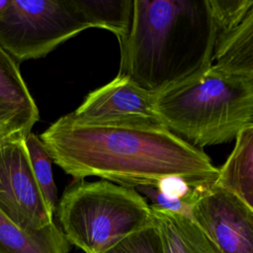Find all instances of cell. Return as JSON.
I'll return each instance as SVG.
<instances>
[{"instance_id":"6da1fadb","label":"cell","mask_w":253,"mask_h":253,"mask_svg":"<svg viewBox=\"0 0 253 253\" xmlns=\"http://www.w3.org/2000/svg\"><path fill=\"white\" fill-rule=\"evenodd\" d=\"M40 138L51 160L75 181L99 177L134 189L178 177L207 187L218 172L203 150L166 128L80 125L65 115Z\"/></svg>"},{"instance_id":"7a4b0ae2","label":"cell","mask_w":253,"mask_h":253,"mask_svg":"<svg viewBox=\"0 0 253 253\" xmlns=\"http://www.w3.org/2000/svg\"><path fill=\"white\" fill-rule=\"evenodd\" d=\"M216 42L208 0H133L119 73L157 94L211 66Z\"/></svg>"},{"instance_id":"3957f363","label":"cell","mask_w":253,"mask_h":253,"mask_svg":"<svg viewBox=\"0 0 253 253\" xmlns=\"http://www.w3.org/2000/svg\"><path fill=\"white\" fill-rule=\"evenodd\" d=\"M165 127L196 147L227 143L253 124V77L213 65L155 94Z\"/></svg>"},{"instance_id":"277c9868","label":"cell","mask_w":253,"mask_h":253,"mask_svg":"<svg viewBox=\"0 0 253 253\" xmlns=\"http://www.w3.org/2000/svg\"><path fill=\"white\" fill-rule=\"evenodd\" d=\"M56 211L70 245L85 253H104L153 221L149 204L136 190L105 180L68 186Z\"/></svg>"},{"instance_id":"5b68a950","label":"cell","mask_w":253,"mask_h":253,"mask_svg":"<svg viewBox=\"0 0 253 253\" xmlns=\"http://www.w3.org/2000/svg\"><path fill=\"white\" fill-rule=\"evenodd\" d=\"M89 28L76 0H10L0 14V45L20 64Z\"/></svg>"},{"instance_id":"8992f818","label":"cell","mask_w":253,"mask_h":253,"mask_svg":"<svg viewBox=\"0 0 253 253\" xmlns=\"http://www.w3.org/2000/svg\"><path fill=\"white\" fill-rule=\"evenodd\" d=\"M67 117L88 126L166 128L155 108V94L120 73L109 83L90 92Z\"/></svg>"},{"instance_id":"52a82bcc","label":"cell","mask_w":253,"mask_h":253,"mask_svg":"<svg viewBox=\"0 0 253 253\" xmlns=\"http://www.w3.org/2000/svg\"><path fill=\"white\" fill-rule=\"evenodd\" d=\"M0 211L29 231L54 222V213L34 176L25 136H17L0 146Z\"/></svg>"},{"instance_id":"ba28073f","label":"cell","mask_w":253,"mask_h":253,"mask_svg":"<svg viewBox=\"0 0 253 253\" xmlns=\"http://www.w3.org/2000/svg\"><path fill=\"white\" fill-rule=\"evenodd\" d=\"M191 217L218 253H253V210L214 183L200 193Z\"/></svg>"},{"instance_id":"9c48e42d","label":"cell","mask_w":253,"mask_h":253,"mask_svg":"<svg viewBox=\"0 0 253 253\" xmlns=\"http://www.w3.org/2000/svg\"><path fill=\"white\" fill-rule=\"evenodd\" d=\"M19 65L0 45V125L28 134L40 112Z\"/></svg>"},{"instance_id":"30bf717a","label":"cell","mask_w":253,"mask_h":253,"mask_svg":"<svg viewBox=\"0 0 253 253\" xmlns=\"http://www.w3.org/2000/svg\"><path fill=\"white\" fill-rule=\"evenodd\" d=\"M233 150L218 168L214 185L253 210V124L236 136Z\"/></svg>"},{"instance_id":"8fae6325","label":"cell","mask_w":253,"mask_h":253,"mask_svg":"<svg viewBox=\"0 0 253 253\" xmlns=\"http://www.w3.org/2000/svg\"><path fill=\"white\" fill-rule=\"evenodd\" d=\"M70 243L55 222L29 231L0 211V253H68Z\"/></svg>"},{"instance_id":"7c38bea8","label":"cell","mask_w":253,"mask_h":253,"mask_svg":"<svg viewBox=\"0 0 253 253\" xmlns=\"http://www.w3.org/2000/svg\"><path fill=\"white\" fill-rule=\"evenodd\" d=\"M150 209L164 253H218L191 216Z\"/></svg>"},{"instance_id":"4fadbf2b","label":"cell","mask_w":253,"mask_h":253,"mask_svg":"<svg viewBox=\"0 0 253 253\" xmlns=\"http://www.w3.org/2000/svg\"><path fill=\"white\" fill-rule=\"evenodd\" d=\"M213 61L219 70L253 77V6L241 23L217 42Z\"/></svg>"},{"instance_id":"5bb4252c","label":"cell","mask_w":253,"mask_h":253,"mask_svg":"<svg viewBox=\"0 0 253 253\" xmlns=\"http://www.w3.org/2000/svg\"><path fill=\"white\" fill-rule=\"evenodd\" d=\"M91 28L106 29L118 38L127 37L131 25L133 0H76Z\"/></svg>"},{"instance_id":"9a60e30c","label":"cell","mask_w":253,"mask_h":253,"mask_svg":"<svg viewBox=\"0 0 253 253\" xmlns=\"http://www.w3.org/2000/svg\"><path fill=\"white\" fill-rule=\"evenodd\" d=\"M25 144L36 181L49 210L56 211L57 190L52 175L51 157L39 135L30 132L25 136Z\"/></svg>"},{"instance_id":"2e32d148","label":"cell","mask_w":253,"mask_h":253,"mask_svg":"<svg viewBox=\"0 0 253 253\" xmlns=\"http://www.w3.org/2000/svg\"><path fill=\"white\" fill-rule=\"evenodd\" d=\"M208 3L215 25L217 42L234 30L253 6V0H208Z\"/></svg>"},{"instance_id":"e0dca14e","label":"cell","mask_w":253,"mask_h":253,"mask_svg":"<svg viewBox=\"0 0 253 253\" xmlns=\"http://www.w3.org/2000/svg\"><path fill=\"white\" fill-rule=\"evenodd\" d=\"M153 219V218H152ZM104 253H164L159 230L152 221Z\"/></svg>"},{"instance_id":"ac0fdd59","label":"cell","mask_w":253,"mask_h":253,"mask_svg":"<svg viewBox=\"0 0 253 253\" xmlns=\"http://www.w3.org/2000/svg\"><path fill=\"white\" fill-rule=\"evenodd\" d=\"M27 134H24L21 131L15 130L7 126L0 125V146H2L4 143L8 142L9 140L17 137V136H26Z\"/></svg>"},{"instance_id":"d6986e66","label":"cell","mask_w":253,"mask_h":253,"mask_svg":"<svg viewBox=\"0 0 253 253\" xmlns=\"http://www.w3.org/2000/svg\"><path fill=\"white\" fill-rule=\"evenodd\" d=\"M9 2H10V0H0V14L6 9Z\"/></svg>"}]
</instances>
